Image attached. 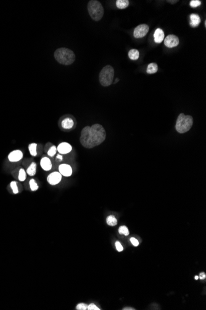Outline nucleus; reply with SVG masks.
Listing matches in <instances>:
<instances>
[{
    "label": "nucleus",
    "mask_w": 206,
    "mask_h": 310,
    "mask_svg": "<svg viewBox=\"0 0 206 310\" xmlns=\"http://www.w3.org/2000/svg\"><path fill=\"white\" fill-rule=\"evenodd\" d=\"M200 23V18L196 14H191L190 15V25L192 27H197Z\"/></svg>",
    "instance_id": "obj_14"
},
{
    "label": "nucleus",
    "mask_w": 206,
    "mask_h": 310,
    "mask_svg": "<svg viewBox=\"0 0 206 310\" xmlns=\"http://www.w3.org/2000/svg\"><path fill=\"white\" fill-rule=\"evenodd\" d=\"M119 232L121 235H124L127 236L129 235V230L126 226H121L119 228Z\"/></svg>",
    "instance_id": "obj_24"
},
{
    "label": "nucleus",
    "mask_w": 206,
    "mask_h": 310,
    "mask_svg": "<svg viewBox=\"0 0 206 310\" xmlns=\"http://www.w3.org/2000/svg\"><path fill=\"white\" fill-rule=\"evenodd\" d=\"M194 278H195V279H196V280H197V279H199V277L196 275V276H195V277H194Z\"/></svg>",
    "instance_id": "obj_37"
},
{
    "label": "nucleus",
    "mask_w": 206,
    "mask_h": 310,
    "mask_svg": "<svg viewBox=\"0 0 206 310\" xmlns=\"http://www.w3.org/2000/svg\"><path fill=\"white\" fill-rule=\"evenodd\" d=\"M88 11L91 19L95 21H100L104 16V8L96 0H91L88 3Z\"/></svg>",
    "instance_id": "obj_4"
},
{
    "label": "nucleus",
    "mask_w": 206,
    "mask_h": 310,
    "mask_svg": "<svg viewBox=\"0 0 206 310\" xmlns=\"http://www.w3.org/2000/svg\"><path fill=\"white\" fill-rule=\"evenodd\" d=\"M189 5L192 8H196L201 5V2L199 0H192L190 2Z\"/></svg>",
    "instance_id": "obj_27"
},
{
    "label": "nucleus",
    "mask_w": 206,
    "mask_h": 310,
    "mask_svg": "<svg viewBox=\"0 0 206 310\" xmlns=\"http://www.w3.org/2000/svg\"><path fill=\"white\" fill-rule=\"evenodd\" d=\"M72 147L71 144L67 142H62L57 147V151L61 154H67L71 152Z\"/></svg>",
    "instance_id": "obj_11"
},
{
    "label": "nucleus",
    "mask_w": 206,
    "mask_h": 310,
    "mask_svg": "<svg viewBox=\"0 0 206 310\" xmlns=\"http://www.w3.org/2000/svg\"><path fill=\"white\" fill-rule=\"evenodd\" d=\"M56 152L57 147L55 145H52L48 150V156H49L50 157H53L56 153Z\"/></svg>",
    "instance_id": "obj_25"
},
{
    "label": "nucleus",
    "mask_w": 206,
    "mask_h": 310,
    "mask_svg": "<svg viewBox=\"0 0 206 310\" xmlns=\"http://www.w3.org/2000/svg\"><path fill=\"white\" fill-rule=\"evenodd\" d=\"M55 58L60 64L68 66L72 65L75 60L74 52L67 48L57 49L54 54Z\"/></svg>",
    "instance_id": "obj_2"
},
{
    "label": "nucleus",
    "mask_w": 206,
    "mask_h": 310,
    "mask_svg": "<svg viewBox=\"0 0 206 310\" xmlns=\"http://www.w3.org/2000/svg\"><path fill=\"white\" fill-rule=\"evenodd\" d=\"M167 2L170 4H175L178 2V1L177 0H175V1H170V0H168V1H167Z\"/></svg>",
    "instance_id": "obj_34"
},
{
    "label": "nucleus",
    "mask_w": 206,
    "mask_h": 310,
    "mask_svg": "<svg viewBox=\"0 0 206 310\" xmlns=\"http://www.w3.org/2000/svg\"><path fill=\"white\" fill-rule=\"evenodd\" d=\"M164 44L168 48L175 47L179 44V39L175 35H168L164 40Z\"/></svg>",
    "instance_id": "obj_7"
},
{
    "label": "nucleus",
    "mask_w": 206,
    "mask_h": 310,
    "mask_svg": "<svg viewBox=\"0 0 206 310\" xmlns=\"http://www.w3.org/2000/svg\"><path fill=\"white\" fill-rule=\"evenodd\" d=\"M158 71V66L156 63H151L148 65L147 67V73L148 74H154Z\"/></svg>",
    "instance_id": "obj_16"
},
{
    "label": "nucleus",
    "mask_w": 206,
    "mask_h": 310,
    "mask_svg": "<svg viewBox=\"0 0 206 310\" xmlns=\"http://www.w3.org/2000/svg\"><path fill=\"white\" fill-rule=\"evenodd\" d=\"M27 178V174L26 171L23 169H21L19 171V175H18V178L20 182H24L26 180Z\"/></svg>",
    "instance_id": "obj_22"
},
{
    "label": "nucleus",
    "mask_w": 206,
    "mask_h": 310,
    "mask_svg": "<svg viewBox=\"0 0 206 310\" xmlns=\"http://www.w3.org/2000/svg\"><path fill=\"white\" fill-rule=\"evenodd\" d=\"M87 307H88V306L86 304L80 303L77 306L76 309L77 310H86V309H87Z\"/></svg>",
    "instance_id": "obj_28"
},
{
    "label": "nucleus",
    "mask_w": 206,
    "mask_h": 310,
    "mask_svg": "<svg viewBox=\"0 0 206 310\" xmlns=\"http://www.w3.org/2000/svg\"><path fill=\"white\" fill-rule=\"evenodd\" d=\"M106 222H107V224L110 226H115L117 224V220L112 215L109 216L107 217Z\"/></svg>",
    "instance_id": "obj_21"
},
{
    "label": "nucleus",
    "mask_w": 206,
    "mask_h": 310,
    "mask_svg": "<svg viewBox=\"0 0 206 310\" xmlns=\"http://www.w3.org/2000/svg\"><path fill=\"white\" fill-rule=\"evenodd\" d=\"M62 179V175L59 172H55L50 174L47 178L48 182L51 185H56L59 183Z\"/></svg>",
    "instance_id": "obj_8"
},
{
    "label": "nucleus",
    "mask_w": 206,
    "mask_h": 310,
    "mask_svg": "<svg viewBox=\"0 0 206 310\" xmlns=\"http://www.w3.org/2000/svg\"><path fill=\"white\" fill-rule=\"evenodd\" d=\"M206 277V275H205V274L204 272H202L200 274V275H199V278L201 279V280H204L205 279Z\"/></svg>",
    "instance_id": "obj_32"
},
{
    "label": "nucleus",
    "mask_w": 206,
    "mask_h": 310,
    "mask_svg": "<svg viewBox=\"0 0 206 310\" xmlns=\"http://www.w3.org/2000/svg\"><path fill=\"white\" fill-rule=\"evenodd\" d=\"M193 124V118L191 115L181 113L178 116L175 128L178 132L183 134L190 130Z\"/></svg>",
    "instance_id": "obj_3"
},
{
    "label": "nucleus",
    "mask_w": 206,
    "mask_h": 310,
    "mask_svg": "<svg viewBox=\"0 0 206 310\" xmlns=\"http://www.w3.org/2000/svg\"><path fill=\"white\" fill-rule=\"evenodd\" d=\"M154 39L155 42L157 44H160L163 41L164 39V33L161 29L158 28L156 30L154 34Z\"/></svg>",
    "instance_id": "obj_13"
},
{
    "label": "nucleus",
    "mask_w": 206,
    "mask_h": 310,
    "mask_svg": "<svg viewBox=\"0 0 206 310\" xmlns=\"http://www.w3.org/2000/svg\"><path fill=\"white\" fill-rule=\"evenodd\" d=\"M59 172L61 174L62 176H64L66 177H70L72 174V167L68 164H61L59 167Z\"/></svg>",
    "instance_id": "obj_10"
},
{
    "label": "nucleus",
    "mask_w": 206,
    "mask_h": 310,
    "mask_svg": "<svg viewBox=\"0 0 206 310\" xmlns=\"http://www.w3.org/2000/svg\"><path fill=\"white\" fill-rule=\"evenodd\" d=\"M87 309H88V310H99L100 309L98 307H97L95 304L91 303L88 306Z\"/></svg>",
    "instance_id": "obj_30"
},
{
    "label": "nucleus",
    "mask_w": 206,
    "mask_h": 310,
    "mask_svg": "<svg viewBox=\"0 0 206 310\" xmlns=\"http://www.w3.org/2000/svg\"><path fill=\"white\" fill-rule=\"evenodd\" d=\"M41 167L45 171H49L52 169V164L50 159L48 157H44L41 159L40 161Z\"/></svg>",
    "instance_id": "obj_12"
},
{
    "label": "nucleus",
    "mask_w": 206,
    "mask_h": 310,
    "mask_svg": "<svg viewBox=\"0 0 206 310\" xmlns=\"http://www.w3.org/2000/svg\"><path fill=\"white\" fill-rule=\"evenodd\" d=\"M37 171V164L35 162H32L27 170V174L30 176H34L36 174Z\"/></svg>",
    "instance_id": "obj_18"
},
{
    "label": "nucleus",
    "mask_w": 206,
    "mask_h": 310,
    "mask_svg": "<svg viewBox=\"0 0 206 310\" xmlns=\"http://www.w3.org/2000/svg\"><path fill=\"white\" fill-rule=\"evenodd\" d=\"M37 144L36 143H32L29 145V152L31 154V156H32L34 157L37 156Z\"/></svg>",
    "instance_id": "obj_20"
},
{
    "label": "nucleus",
    "mask_w": 206,
    "mask_h": 310,
    "mask_svg": "<svg viewBox=\"0 0 206 310\" xmlns=\"http://www.w3.org/2000/svg\"><path fill=\"white\" fill-rule=\"evenodd\" d=\"M130 241H131V243H132V245L134 246H138L139 245V242H138V240H136L135 238H130Z\"/></svg>",
    "instance_id": "obj_31"
},
{
    "label": "nucleus",
    "mask_w": 206,
    "mask_h": 310,
    "mask_svg": "<svg viewBox=\"0 0 206 310\" xmlns=\"http://www.w3.org/2000/svg\"><path fill=\"white\" fill-rule=\"evenodd\" d=\"M10 185H11V187L12 188L13 193L14 194H18L19 193V190H18V185H17V183L16 182H12L11 183Z\"/></svg>",
    "instance_id": "obj_26"
},
{
    "label": "nucleus",
    "mask_w": 206,
    "mask_h": 310,
    "mask_svg": "<svg viewBox=\"0 0 206 310\" xmlns=\"http://www.w3.org/2000/svg\"><path fill=\"white\" fill-rule=\"evenodd\" d=\"M56 159H59V161H63V156H61V155L59 154L56 156Z\"/></svg>",
    "instance_id": "obj_33"
},
{
    "label": "nucleus",
    "mask_w": 206,
    "mask_h": 310,
    "mask_svg": "<svg viewBox=\"0 0 206 310\" xmlns=\"http://www.w3.org/2000/svg\"><path fill=\"white\" fill-rule=\"evenodd\" d=\"M123 309H131V310H133V309H135L134 308H123Z\"/></svg>",
    "instance_id": "obj_35"
},
{
    "label": "nucleus",
    "mask_w": 206,
    "mask_h": 310,
    "mask_svg": "<svg viewBox=\"0 0 206 310\" xmlns=\"http://www.w3.org/2000/svg\"><path fill=\"white\" fill-rule=\"evenodd\" d=\"M106 137L104 128L99 124L91 126H85L81 132L80 141L82 145L87 149H91L103 143Z\"/></svg>",
    "instance_id": "obj_1"
},
{
    "label": "nucleus",
    "mask_w": 206,
    "mask_h": 310,
    "mask_svg": "<svg viewBox=\"0 0 206 310\" xmlns=\"http://www.w3.org/2000/svg\"><path fill=\"white\" fill-rule=\"evenodd\" d=\"M118 81H119V79H115V82H114V84L117 83V82H118Z\"/></svg>",
    "instance_id": "obj_36"
},
{
    "label": "nucleus",
    "mask_w": 206,
    "mask_h": 310,
    "mask_svg": "<svg viewBox=\"0 0 206 310\" xmlns=\"http://www.w3.org/2000/svg\"><path fill=\"white\" fill-rule=\"evenodd\" d=\"M129 5L128 0H117L116 2V6L119 9L123 10L127 8Z\"/></svg>",
    "instance_id": "obj_17"
},
{
    "label": "nucleus",
    "mask_w": 206,
    "mask_h": 310,
    "mask_svg": "<svg viewBox=\"0 0 206 310\" xmlns=\"http://www.w3.org/2000/svg\"><path fill=\"white\" fill-rule=\"evenodd\" d=\"M74 124V123L73 119L70 118H65L61 123L62 127L66 129H71L73 127Z\"/></svg>",
    "instance_id": "obj_15"
},
{
    "label": "nucleus",
    "mask_w": 206,
    "mask_h": 310,
    "mask_svg": "<svg viewBox=\"0 0 206 310\" xmlns=\"http://www.w3.org/2000/svg\"><path fill=\"white\" fill-rule=\"evenodd\" d=\"M29 185H30V187L31 190L33 191H37L38 189V186L34 179H31L30 180Z\"/></svg>",
    "instance_id": "obj_23"
},
{
    "label": "nucleus",
    "mask_w": 206,
    "mask_h": 310,
    "mask_svg": "<svg viewBox=\"0 0 206 310\" xmlns=\"http://www.w3.org/2000/svg\"><path fill=\"white\" fill-rule=\"evenodd\" d=\"M139 53L136 49H131L128 52V57L132 60H136L138 59Z\"/></svg>",
    "instance_id": "obj_19"
},
{
    "label": "nucleus",
    "mask_w": 206,
    "mask_h": 310,
    "mask_svg": "<svg viewBox=\"0 0 206 310\" xmlns=\"http://www.w3.org/2000/svg\"><path fill=\"white\" fill-rule=\"evenodd\" d=\"M114 69L111 65L104 66L101 71L99 75L100 84L104 87L111 86L114 80Z\"/></svg>",
    "instance_id": "obj_5"
},
{
    "label": "nucleus",
    "mask_w": 206,
    "mask_h": 310,
    "mask_svg": "<svg viewBox=\"0 0 206 310\" xmlns=\"http://www.w3.org/2000/svg\"><path fill=\"white\" fill-rule=\"evenodd\" d=\"M149 29V26L147 24H140L135 27L133 31V36L135 38L139 39L144 37L148 32Z\"/></svg>",
    "instance_id": "obj_6"
},
{
    "label": "nucleus",
    "mask_w": 206,
    "mask_h": 310,
    "mask_svg": "<svg viewBox=\"0 0 206 310\" xmlns=\"http://www.w3.org/2000/svg\"><path fill=\"white\" fill-rule=\"evenodd\" d=\"M23 157V153L19 150H16L11 152L8 155V159L10 162H16L21 161Z\"/></svg>",
    "instance_id": "obj_9"
},
{
    "label": "nucleus",
    "mask_w": 206,
    "mask_h": 310,
    "mask_svg": "<svg viewBox=\"0 0 206 310\" xmlns=\"http://www.w3.org/2000/svg\"><path fill=\"white\" fill-rule=\"evenodd\" d=\"M115 247H116V249L117 250L119 251V252H121L123 251V246H122L121 243L119 242V241H116L115 242Z\"/></svg>",
    "instance_id": "obj_29"
}]
</instances>
